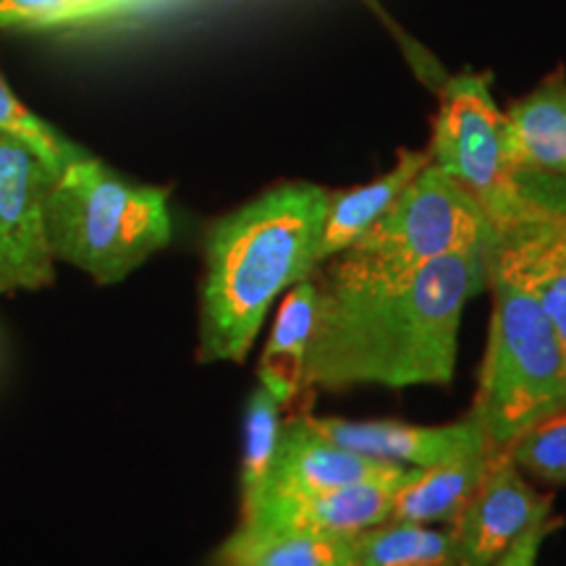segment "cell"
Instances as JSON below:
<instances>
[{
	"instance_id": "11",
	"label": "cell",
	"mask_w": 566,
	"mask_h": 566,
	"mask_svg": "<svg viewBox=\"0 0 566 566\" xmlns=\"http://www.w3.org/2000/svg\"><path fill=\"white\" fill-rule=\"evenodd\" d=\"M491 263L535 296L566 346V205H535L499 229Z\"/></svg>"
},
{
	"instance_id": "2",
	"label": "cell",
	"mask_w": 566,
	"mask_h": 566,
	"mask_svg": "<svg viewBox=\"0 0 566 566\" xmlns=\"http://www.w3.org/2000/svg\"><path fill=\"white\" fill-rule=\"evenodd\" d=\"M328 197L321 184L283 181L210 226L200 363H244L271 304L294 283L313 279Z\"/></svg>"
},
{
	"instance_id": "7",
	"label": "cell",
	"mask_w": 566,
	"mask_h": 566,
	"mask_svg": "<svg viewBox=\"0 0 566 566\" xmlns=\"http://www.w3.org/2000/svg\"><path fill=\"white\" fill-rule=\"evenodd\" d=\"M53 176L24 142L0 132V294L53 283L45 192Z\"/></svg>"
},
{
	"instance_id": "15",
	"label": "cell",
	"mask_w": 566,
	"mask_h": 566,
	"mask_svg": "<svg viewBox=\"0 0 566 566\" xmlns=\"http://www.w3.org/2000/svg\"><path fill=\"white\" fill-rule=\"evenodd\" d=\"M499 451L504 449L480 451L436 467H415L409 478L396 485L391 520L417 522V525H436V522L454 525L478 488L483 485Z\"/></svg>"
},
{
	"instance_id": "20",
	"label": "cell",
	"mask_w": 566,
	"mask_h": 566,
	"mask_svg": "<svg viewBox=\"0 0 566 566\" xmlns=\"http://www.w3.org/2000/svg\"><path fill=\"white\" fill-rule=\"evenodd\" d=\"M0 132L11 134L19 142H24L30 150L42 160V166L48 168V174L59 176L71 160H76L82 150L80 145L69 142L63 134L53 129L51 124H45L42 118L27 108L17 95L9 90V84L0 80Z\"/></svg>"
},
{
	"instance_id": "8",
	"label": "cell",
	"mask_w": 566,
	"mask_h": 566,
	"mask_svg": "<svg viewBox=\"0 0 566 566\" xmlns=\"http://www.w3.org/2000/svg\"><path fill=\"white\" fill-rule=\"evenodd\" d=\"M554 495L537 493L522 470L499 451L491 470L454 522L459 566H493L527 530L551 520Z\"/></svg>"
},
{
	"instance_id": "13",
	"label": "cell",
	"mask_w": 566,
	"mask_h": 566,
	"mask_svg": "<svg viewBox=\"0 0 566 566\" xmlns=\"http://www.w3.org/2000/svg\"><path fill=\"white\" fill-rule=\"evenodd\" d=\"M506 158L520 171L566 176V74L556 69L504 113Z\"/></svg>"
},
{
	"instance_id": "14",
	"label": "cell",
	"mask_w": 566,
	"mask_h": 566,
	"mask_svg": "<svg viewBox=\"0 0 566 566\" xmlns=\"http://www.w3.org/2000/svg\"><path fill=\"white\" fill-rule=\"evenodd\" d=\"M428 163V150H401L391 171L378 176L375 181L346 189V192H331L321 242H317V268L328 263L336 254L352 250L386 216V210L396 202V197L405 192L407 184Z\"/></svg>"
},
{
	"instance_id": "21",
	"label": "cell",
	"mask_w": 566,
	"mask_h": 566,
	"mask_svg": "<svg viewBox=\"0 0 566 566\" xmlns=\"http://www.w3.org/2000/svg\"><path fill=\"white\" fill-rule=\"evenodd\" d=\"M506 451L520 470L551 485H566V409L533 424Z\"/></svg>"
},
{
	"instance_id": "17",
	"label": "cell",
	"mask_w": 566,
	"mask_h": 566,
	"mask_svg": "<svg viewBox=\"0 0 566 566\" xmlns=\"http://www.w3.org/2000/svg\"><path fill=\"white\" fill-rule=\"evenodd\" d=\"M315 321V279L294 283L283 296L279 317L258 365V384H263L283 407L302 391L304 363Z\"/></svg>"
},
{
	"instance_id": "3",
	"label": "cell",
	"mask_w": 566,
	"mask_h": 566,
	"mask_svg": "<svg viewBox=\"0 0 566 566\" xmlns=\"http://www.w3.org/2000/svg\"><path fill=\"white\" fill-rule=\"evenodd\" d=\"M45 223L53 258L103 286L124 281L174 237L166 189L126 179L90 153L48 184Z\"/></svg>"
},
{
	"instance_id": "4",
	"label": "cell",
	"mask_w": 566,
	"mask_h": 566,
	"mask_svg": "<svg viewBox=\"0 0 566 566\" xmlns=\"http://www.w3.org/2000/svg\"><path fill=\"white\" fill-rule=\"evenodd\" d=\"M493 313L475 407L493 449L566 409V346L533 294L488 260Z\"/></svg>"
},
{
	"instance_id": "19",
	"label": "cell",
	"mask_w": 566,
	"mask_h": 566,
	"mask_svg": "<svg viewBox=\"0 0 566 566\" xmlns=\"http://www.w3.org/2000/svg\"><path fill=\"white\" fill-rule=\"evenodd\" d=\"M281 409L283 405L260 384L247 399L244 409V443H242V472H239V495L242 514L263 499L271 483L275 451L281 441Z\"/></svg>"
},
{
	"instance_id": "5",
	"label": "cell",
	"mask_w": 566,
	"mask_h": 566,
	"mask_svg": "<svg viewBox=\"0 0 566 566\" xmlns=\"http://www.w3.org/2000/svg\"><path fill=\"white\" fill-rule=\"evenodd\" d=\"M499 229L457 179L428 163L352 250L384 271H412L446 254L493 250Z\"/></svg>"
},
{
	"instance_id": "22",
	"label": "cell",
	"mask_w": 566,
	"mask_h": 566,
	"mask_svg": "<svg viewBox=\"0 0 566 566\" xmlns=\"http://www.w3.org/2000/svg\"><path fill=\"white\" fill-rule=\"evenodd\" d=\"M558 525H562V520H554V516H551V520L541 522V525H535L533 530H527V533L522 535L520 541H516L514 546L509 548L493 566H537V556H541L543 541H546Z\"/></svg>"
},
{
	"instance_id": "6",
	"label": "cell",
	"mask_w": 566,
	"mask_h": 566,
	"mask_svg": "<svg viewBox=\"0 0 566 566\" xmlns=\"http://www.w3.org/2000/svg\"><path fill=\"white\" fill-rule=\"evenodd\" d=\"M428 153L433 166L483 205L495 229L522 216L520 171L506 158L504 111L488 71H464L443 84Z\"/></svg>"
},
{
	"instance_id": "9",
	"label": "cell",
	"mask_w": 566,
	"mask_h": 566,
	"mask_svg": "<svg viewBox=\"0 0 566 566\" xmlns=\"http://www.w3.org/2000/svg\"><path fill=\"white\" fill-rule=\"evenodd\" d=\"M317 433L344 449L405 467H436L454 459L491 451L483 424L475 415L449 424H412L399 420H346L310 417Z\"/></svg>"
},
{
	"instance_id": "12",
	"label": "cell",
	"mask_w": 566,
	"mask_h": 566,
	"mask_svg": "<svg viewBox=\"0 0 566 566\" xmlns=\"http://www.w3.org/2000/svg\"><path fill=\"white\" fill-rule=\"evenodd\" d=\"M399 483H367L321 493H265L244 525L304 530L321 535L354 537L367 527L391 520V501Z\"/></svg>"
},
{
	"instance_id": "1",
	"label": "cell",
	"mask_w": 566,
	"mask_h": 566,
	"mask_svg": "<svg viewBox=\"0 0 566 566\" xmlns=\"http://www.w3.org/2000/svg\"><path fill=\"white\" fill-rule=\"evenodd\" d=\"M493 250H464L412 271H384L349 252L315 279V321L302 388L449 386L459 325L488 289Z\"/></svg>"
},
{
	"instance_id": "16",
	"label": "cell",
	"mask_w": 566,
	"mask_h": 566,
	"mask_svg": "<svg viewBox=\"0 0 566 566\" xmlns=\"http://www.w3.org/2000/svg\"><path fill=\"white\" fill-rule=\"evenodd\" d=\"M212 566H357L354 537L244 525L226 537Z\"/></svg>"
},
{
	"instance_id": "18",
	"label": "cell",
	"mask_w": 566,
	"mask_h": 566,
	"mask_svg": "<svg viewBox=\"0 0 566 566\" xmlns=\"http://www.w3.org/2000/svg\"><path fill=\"white\" fill-rule=\"evenodd\" d=\"M357 566H459L454 527L380 522L354 535Z\"/></svg>"
},
{
	"instance_id": "10",
	"label": "cell",
	"mask_w": 566,
	"mask_h": 566,
	"mask_svg": "<svg viewBox=\"0 0 566 566\" xmlns=\"http://www.w3.org/2000/svg\"><path fill=\"white\" fill-rule=\"evenodd\" d=\"M412 470L328 441L304 415L283 422L265 493H321L367 483H401Z\"/></svg>"
}]
</instances>
